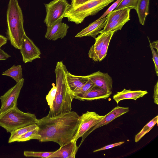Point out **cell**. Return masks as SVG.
<instances>
[{
	"instance_id": "5",
	"label": "cell",
	"mask_w": 158,
	"mask_h": 158,
	"mask_svg": "<svg viewBox=\"0 0 158 158\" xmlns=\"http://www.w3.org/2000/svg\"><path fill=\"white\" fill-rule=\"evenodd\" d=\"M115 0H89L78 6L70 8L64 18L77 24L87 17L96 15Z\"/></svg>"
},
{
	"instance_id": "16",
	"label": "cell",
	"mask_w": 158,
	"mask_h": 158,
	"mask_svg": "<svg viewBox=\"0 0 158 158\" xmlns=\"http://www.w3.org/2000/svg\"><path fill=\"white\" fill-rule=\"evenodd\" d=\"M112 93H108L94 86L78 99L81 101H92L100 99H106Z\"/></svg>"
},
{
	"instance_id": "15",
	"label": "cell",
	"mask_w": 158,
	"mask_h": 158,
	"mask_svg": "<svg viewBox=\"0 0 158 158\" xmlns=\"http://www.w3.org/2000/svg\"><path fill=\"white\" fill-rule=\"evenodd\" d=\"M148 93L146 90H131L124 89L120 92H118L113 96V99L117 104L122 100L131 99L135 100L143 97Z\"/></svg>"
},
{
	"instance_id": "23",
	"label": "cell",
	"mask_w": 158,
	"mask_h": 158,
	"mask_svg": "<svg viewBox=\"0 0 158 158\" xmlns=\"http://www.w3.org/2000/svg\"><path fill=\"white\" fill-rule=\"evenodd\" d=\"M2 75L11 77L17 83L22 78L23 74L21 65H14L3 72Z\"/></svg>"
},
{
	"instance_id": "34",
	"label": "cell",
	"mask_w": 158,
	"mask_h": 158,
	"mask_svg": "<svg viewBox=\"0 0 158 158\" xmlns=\"http://www.w3.org/2000/svg\"><path fill=\"white\" fill-rule=\"evenodd\" d=\"M154 103L156 105H158V81L154 86V93L153 96Z\"/></svg>"
},
{
	"instance_id": "37",
	"label": "cell",
	"mask_w": 158,
	"mask_h": 158,
	"mask_svg": "<svg viewBox=\"0 0 158 158\" xmlns=\"http://www.w3.org/2000/svg\"><path fill=\"white\" fill-rule=\"evenodd\" d=\"M7 39L3 35H0V48L6 44Z\"/></svg>"
},
{
	"instance_id": "27",
	"label": "cell",
	"mask_w": 158,
	"mask_h": 158,
	"mask_svg": "<svg viewBox=\"0 0 158 158\" xmlns=\"http://www.w3.org/2000/svg\"><path fill=\"white\" fill-rule=\"evenodd\" d=\"M94 86L93 83L88 79L86 83L82 87L73 92L74 98L78 99Z\"/></svg>"
},
{
	"instance_id": "9",
	"label": "cell",
	"mask_w": 158,
	"mask_h": 158,
	"mask_svg": "<svg viewBox=\"0 0 158 158\" xmlns=\"http://www.w3.org/2000/svg\"><path fill=\"white\" fill-rule=\"evenodd\" d=\"M20 50L23 60L25 63L31 62L35 59L40 58V50L26 34L24 35Z\"/></svg>"
},
{
	"instance_id": "20",
	"label": "cell",
	"mask_w": 158,
	"mask_h": 158,
	"mask_svg": "<svg viewBox=\"0 0 158 158\" xmlns=\"http://www.w3.org/2000/svg\"><path fill=\"white\" fill-rule=\"evenodd\" d=\"M130 20L129 17L106 23L104 28L100 31V33L110 31L116 32L118 30H120L124 25Z\"/></svg>"
},
{
	"instance_id": "1",
	"label": "cell",
	"mask_w": 158,
	"mask_h": 158,
	"mask_svg": "<svg viewBox=\"0 0 158 158\" xmlns=\"http://www.w3.org/2000/svg\"><path fill=\"white\" fill-rule=\"evenodd\" d=\"M80 116L74 111L66 112L54 117L46 116L37 119L41 142L52 141L60 146L71 141L77 131Z\"/></svg>"
},
{
	"instance_id": "38",
	"label": "cell",
	"mask_w": 158,
	"mask_h": 158,
	"mask_svg": "<svg viewBox=\"0 0 158 158\" xmlns=\"http://www.w3.org/2000/svg\"><path fill=\"white\" fill-rule=\"evenodd\" d=\"M151 44L154 49H156V52L158 53V41L156 40L151 42Z\"/></svg>"
},
{
	"instance_id": "11",
	"label": "cell",
	"mask_w": 158,
	"mask_h": 158,
	"mask_svg": "<svg viewBox=\"0 0 158 158\" xmlns=\"http://www.w3.org/2000/svg\"><path fill=\"white\" fill-rule=\"evenodd\" d=\"M62 19H60L52 25L47 26L45 37L49 40L55 41L62 39L66 36L69 26L64 23Z\"/></svg>"
},
{
	"instance_id": "22",
	"label": "cell",
	"mask_w": 158,
	"mask_h": 158,
	"mask_svg": "<svg viewBox=\"0 0 158 158\" xmlns=\"http://www.w3.org/2000/svg\"><path fill=\"white\" fill-rule=\"evenodd\" d=\"M130 10V9L113 10L107 15L106 23L114 20L129 17Z\"/></svg>"
},
{
	"instance_id": "7",
	"label": "cell",
	"mask_w": 158,
	"mask_h": 158,
	"mask_svg": "<svg viewBox=\"0 0 158 158\" xmlns=\"http://www.w3.org/2000/svg\"><path fill=\"white\" fill-rule=\"evenodd\" d=\"M44 5L46 15L44 22L47 27L62 19L70 6L66 0H54L48 3L44 4Z\"/></svg>"
},
{
	"instance_id": "3",
	"label": "cell",
	"mask_w": 158,
	"mask_h": 158,
	"mask_svg": "<svg viewBox=\"0 0 158 158\" xmlns=\"http://www.w3.org/2000/svg\"><path fill=\"white\" fill-rule=\"evenodd\" d=\"M7 29L6 34L11 44L20 49L25 32L23 18L18 0H9L6 13Z\"/></svg>"
},
{
	"instance_id": "24",
	"label": "cell",
	"mask_w": 158,
	"mask_h": 158,
	"mask_svg": "<svg viewBox=\"0 0 158 158\" xmlns=\"http://www.w3.org/2000/svg\"><path fill=\"white\" fill-rule=\"evenodd\" d=\"M158 121V116L157 115L150 121L142 128L141 130L135 136V141L138 142L142 137L148 132L157 123Z\"/></svg>"
},
{
	"instance_id": "30",
	"label": "cell",
	"mask_w": 158,
	"mask_h": 158,
	"mask_svg": "<svg viewBox=\"0 0 158 158\" xmlns=\"http://www.w3.org/2000/svg\"><path fill=\"white\" fill-rule=\"evenodd\" d=\"M52 88L46 97V99L50 109L52 107L57 91V88L55 83H52Z\"/></svg>"
},
{
	"instance_id": "28",
	"label": "cell",
	"mask_w": 158,
	"mask_h": 158,
	"mask_svg": "<svg viewBox=\"0 0 158 158\" xmlns=\"http://www.w3.org/2000/svg\"><path fill=\"white\" fill-rule=\"evenodd\" d=\"M139 0H122L114 10L126 9H134L136 10Z\"/></svg>"
},
{
	"instance_id": "36",
	"label": "cell",
	"mask_w": 158,
	"mask_h": 158,
	"mask_svg": "<svg viewBox=\"0 0 158 158\" xmlns=\"http://www.w3.org/2000/svg\"><path fill=\"white\" fill-rule=\"evenodd\" d=\"M10 57V56L0 48V60H6Z\"/></svg>"
},
{
	"instance_id": "8",
	"label": "cell",
	"mask_w": 158,
	"mask_h": 158,
	"mask_svg": "<svg viewBox=\"0 0 158 158\" xmlns=\"http://www.w3.org/2000/svg\"><path fill=\"white\" fill-rule=\"evenodd\" d=\"M24 82V79L22 78L15 85L0 97L1 106L0 114L17 106V100Z\"/></svg>"
},
{
	"instance_id": "13",
	"label": "cell",
	"mask_w": 158,
	"mask_h": 158,
	"mask_svg": "<svg viewBox=\"0 0 158 158\" xmlns=\"http://www.w3.org/2000/svg\"><path fill=\"white\" fill-rule=\"evenodd\" d=\"M76 142L71 141L60 146L48 158H75L79 148Z\"/></svg>"
},
{
	"instance_id": "26",
	"label": "cell",
	"mask_w": 158,
	"mask_h": 158,
	"mask_svg": "<svg viewBox=\"0 0 158 158\" xmlns=\"http://www.w3.org/2000/svg\"><path fill=\"white\" fill-rule=\"evenodd\" d=\"M39 131V128L38 127L22 135L17 139V141L24 142L32 139H36L38 140L41 137L38 133Z\"/></svg>"
},
{
	"instance_id": "35",
	"label": "cell",
	"mask_w": 158,
	"mask_h": 158,
	"mask_svg": "<svg viewBox=\"0 0 158 158\" xmlns=\"http://www.w3.org/2000/svg\"><path fill=\"white\" fill-rule=\"evenodd\" d=\"M89 0H72L71 7H75L82 4Z\"/></svg>"
},
{
	"instance_id": "14",
	"label": "cell",
	"mask_w": 158,
	"mask_h": 158,
	"mask_svg": "<svg viewBox=\"0 0 158 158\" xmlns=\"http://www.w3.org/2000/svg\"><path fill=\"white\" fill-rule=\"evenodd\" d=\"M129 107L117 106L114 108L110 112L104 115V118L92 129L91 132L103 126L107 125L117 118L129 112Z\"/></svg>"
},
{
	"instance_id": "6",
	"label": "cell",
	"mask_w": 158,
	"mask_h": 158,
	"mask_svg": "<svg viewBox=\"0 0 158 158\" xmlns=\"http://www.w3.org/2000/svg\"><path fill=\"white\" fill-rule=\"evenodd\" d=\"M95 112L87 111L80 116V123L72 141H77L82 137L79 148L86 138L91 132L92 128L104 117Z\"/></svg>"
},
{
	"instance_id": "17",
	"label": "cell",
	"mask_w": 158,
	"mask_h": 158,
	"mask_svg": "<svg viewBox=\"0 0 158 158\" xmlns=\"http://www.w3.org/2000/svg\"><path fill=\"white\" fill-rule=\"evenodd\" d=\"M109 32L110 31L100 33V34L95 39V43L90 48L88 52L89 57L93 60L97 61L98 53Z\"/></svg>"
},
{
	"instance_id": "29",
	"label": "cell",
	"mask_w": 158,
	"mask_h": 158,
	"mask_svg": "<svg viewBox=\"0 0 158 158\" xmlns=\"http://www.w3.org/2000/svg\"><path fill=\"white\" fill-rule=\"evenodd\" d=\"M54 152H39L32 151H24L23 154L25 156L27 157L48 158Z\"/></svg>"
},
{
	"instance_id": "25",
	"label": "cell",
	"mask_w": 158,
	"mask_h": 158,
	"mask_svg": "<svg viewBox=\"0 0 158 158\" xmlns=\"http://www.w3.org/2000/svg\"><path fill=\"white\" fill-rule=\"evenodd\" d=\"M115 32L114 31H110L108 35L105 40L98 53L97 61H101L106 57L110 42L112 36Z\"/></svg>"
},
{
	"instance_id": "19",
	"label": "cell",
	"mask_w": 158,
	"mask_h": 158,
	"mask_svg": "<svg viewBox=\"0 0 158 158\" xmlns=\"http://www.w3.org/2000/svg\"><path fill=\"white\" fill-rule=\"evenodd\" d=\"M150 0H139L136 11L140 24L144 25L146 17L149 14Z\"/></svg>"
},
{
	"instance_id": "21",
	"label": "cell",
	"mask_w": 158,
	"mask_h": 158,
	"mask_svg": "<svg viewBox=\"0 0 158 158\" xmlns=\"http://www.w3.org/2000/svg\"><path fill=\"white\" fill-rule=\"evenodd\" d=\"M37 127L36 124H34L22 127L13 131L10 133L8 143H10L17 141V139L22 135Z\"/></svg>"
},
{
	"instance_id": "10",
	"label": "cell",
	"mask_w": 158,
	"mask_h": 158,
	"mask_svg": "<svg viewBox=\"0 0 158 158\" xmlns=\"http://www.w3.org/2000/svg\"><path fill=\"white\" fill-rule=\"evenodd\" d=\"M95 86L108 93H112L113 80L107 73L98 71L85 76Z\"/></svg>"
},
{
	"instance_id": "12",
	"label": "cell",
	"mask_w": 158,
	"mask_h": 158,
	"mask_svg": "<svg viewBox=\"0 0 158 158\" xmlns=\"http://www.w3.org/2000/svg\"><path fill=\"white\" fill-rule=\"evenodd\" d=\"M107 19L106 16L101 19H97L77 33L75 37L90 36L95 39L106 25Z\"/></svg>"
},
{
	"instance_id": "4",
	"label": "cell",
	"mask_w": 158,
	"mask_h": 158,
	"mask_svg": "<svg viewBox=\"0 0 158 158\" xmlns=\"http://www.w3.org/2000/svg\"><path fill=\"white\" fill-rule=\"evenodd\" d=\"M37 120L34 114L23 112L16 106L0 114V126L11 133L22 127L36 124Z\"/></svg>"
},
{
	"instance_id": "32",
	"label": "cell",
	"mask_w": 158,
	"mask_h": 158,
	"mask_svg": "<svg viewBox=\"0 0 158 158\" xmlns=\"http://www.w3.org/2000/svg\"><path fill=\"white\" fill-rule=\"evenodd\" d=\"M121 1L122 0H117L109 7L98 19H101L106 17L109 14L115 10Z\"/></svg>"
},
{
	"instance_id": "31",
	"label": "cell",
	"mask_w": 158,
	"mask_h": 158,
	"mask_svg": "<svg viewBox=\"0 0 158 158\" xmlns=\"http://www.w3.org/2000/svg\"><path fill=\"white\" fill-rule=\"evenodd\" d=\"M148 40L149 43V46L151 49L152 55V60L154 62L155 67V70L157 76H158V53L156 52L154 48L152 47L151 44V42L149 39V38L148 37Z\"/></svg>"
},
{
	"instance_id": "18",
	"label": "cell",
	"mask_w": 158,
	"mask_h": 158,
	"mask_svg": "<svg viewBox=\"0 0 158 158\" xmlns=\"http://www.w3.org/2000/svg\"><path fill=\"white\" fill-rule=\"evenodd\" d=\"M67 79L69 86L73 92L81 88L88 80L85 76L74 75L68 71Z\"/></svg>"
},
{
	"instance_id": "33",
	"label": "cell",
	"mask_w": 158,
	"mask_h": 158,
	"mask_svg": "<svg viewBox=\"0 0 158 158\" xmlns=\"http://www.w3.org/2000/svg\"><path fill=\"white\" fill-rule=\"evenodd\" d=\"M124 142H125L124 141H122L119 142L115 143L113 144H110L109 145H107L99 149L95 150L93 151V152H95L98 151H102L103 150H105L111 148H112L115 147L120 146L121 144H123Z\"/></svg>"
},
{
	"instance_id": "2",
	"label": "cell",
	"mask_w": 158,
	"mask_h": 158,
	"mask_svg": "<svg viewBox=\"0 0 158 158\" xmlns=\"http://www.w3.org/2000/svg\"><path fill=\"white\" fill-rule=\"evenodd\" d=\"M68 72L62 61L56 63L55 73L57 91L52 107L47 115L48 117H54L71 111L74 96L67 82Z\"/></svg>"
}]
</instances>
